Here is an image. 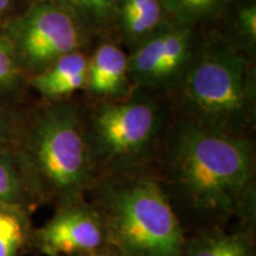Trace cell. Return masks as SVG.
<instances>
[{
    "mask_svg": "<svg viewBox=\"0 0 256 256\" xmlns=\"http://www.w3.org/2000/svg\"><path fill=\"white\" fill-rule=\"evenodd\" d=\"M254 158L250 142L234 134L188 121L178 128L170 154V172L194 210L212 216L232 214L250 185Z\"/></svg>",
    "mask_w": 256,
    "mask_h": 256,
    "instance_id": "6da1fadb",
    "label": "cell"
},
{
    "mask_svg": "<svg viewBox=\"0 0 256 256\" xmlns=\"http://www.w3.org/2000/svg\"><path fill=\"white\" fill-rule=\"evenodd\" d=\"M18 150L42 200H78L90 177V146L72 106L55 102L24 121Z\"/></svg>",
    "mask_w": 256,
    "mask_h": 256,
    "instance_id": "7a4b0ae2",
    "label": "cell"
},
{
    "mask_svg": "<svg viewBox=\"0 0 256 256\" xmlns=\"http://www.w3.org/2000/svg\"><path fill=\"white\" fill-rule=\"evenodd\" d=\"M107 243L124 256H183L184 236L172 206L156 182L106 185L102 212Z\"/></svg>",
    "mask_w": 256,
    "mask_h": 256,
    "instance_id": "3957f363",
    "label": "cell"
},
{
    "mask_svg": "<svg viewBox=\"0 0 256 256\" xmlns=\"http://www.w3.org/2000/svg\"><path fill=\"white\" fill-rule=\"evenodd\" d=\"M183 96L194 115L192 121L222 132L242 134L255 106L250 60L230 44L210 46L188 63Z\"/></svg>",
    "mask_w": 256,
    "mask_h": 256,
    "instance_id": "277c9868",
    "label": "cell"
},
{
    "mask_svg": "<svg viewBox=\"0 0 256 256\" xmlns=\"http://www.w3.org/2000/svg\"><path fill=\"white\" fill-rule=\"evenodd\" d=\"M25 78L40 72L60 57L78 51L83 31L52 0H36L0 25Z\"/></svg>",
    "mask_w": 256,
    "mask_h": 256,
    "instance_id": "5b68a950",
    "label": "cell"
},
{
    "mask_svg": "<svg viewBox=\"0 0 256 256\" xmlns=\"http://www.w3.org/2000/svg\"><path fill=\"white\" fill-rule=\"evenodd\" d=\"M159 126L158 107L147 98L104 104L92 118L94 151L106 164H130L150 148Z\"/></svg>",
    "mask_w": 256,
    "mask_h": 256,
    "instance_id": "8992f818",
    "label": "cell"
},
{
    "mask_svg": "<svg viewBox=\"0 0 256 256\" xmlns=\"http://www.w3.org/2000/svg\"><path fill=\"white\" fill-rule=\"evenodd\" d=\"M106 243L100 214L76 200L60 206L46 223L34 229L30 246L46 256H78L104 248Z\"/></svg>",
    "mask_w": 256,
    "mask_h": 256,
    "instance_id": "52a82bcc",
    "label": "cell"
},
{
    "mask_svg": "<svg viewBox=\"0 0 256 256\" xmlns=\"http://www.w3.org/2000/svg\"><path fill=\"white\" fill-rule=\"evenodd\" d=\"M191 38L190 26L168 25L136 48L128 58V78L151 87L176 81L192 58Z\"/></svg>",
    "mask_w": 256,
    "mask_h": 256,
    "instance_id": "ba28073f",
    "label": "cell"
},
{
    "mask_svg": "<svg viewBox=\"0 0 256 256\" xmlns=\"http://www.w3.org/2000/svg\"><path fill=\"white\" fill-rule=\"evenodd\" d=\"M87 69L88 58L80 51H75L28 78L26 82L44 98L57 102L78 89L86 88Z\"/></svg>",
    "mask_w": 256,
    "mask_h": 256,
    "instance_id": "9c48e42d",
    "label": "cell"
},
{
    "mask_svg": "<svg viewBox=\"0 0 256 256\" xmlns=\"http://www.w3.org/2000/svg\"><path fill=\"white\" fill-rule=\"evenodd\" d=\"M43 200L18 147L0 150V206L30 212Z\"/></svg>",
    "mask_w": 256,
    "mask_h": 256,
    "instance_id": "30bf717a",
    "label": "cell"
},
{
    "mask_svg": "<svg viewBox=\"0 0 256 256\" xmlns=\"http://www.w3.org/2000/svg\"><path fill=\"white\" fill-rule=\"evenodd\" d=\"M128 81V57L119 46H98L88 60L86 88L96 96H121Z\"/></svg>",
    "mask_w": 256,
    "mask_h": 256,
    "instance_id": "8fae6325",
    "label": "cell"
},
{
    "mask_svg": "<svg viewBox=\"0 0 256 256\" xmlns=\"http://www.w3.org/2000/svg\"><path fill=\"white\" fill-rule=\"evenodd\" d=\"M160 0H119L115 19L122 36L136 48L170 25Z\"/></svg>",
    "mask_w": 256,
    "mask_h": 256,
    "instance_id": "7c38bea8",
    "label": "cell"
},
{
    "mask_svg": "<svg viewBox=\"0 0 256 256\" xmlns=\"http://www.w3.org/2000/svg\"><path fill=\"white\" fill-rule=\"evenodd\" d=\"M183 256H254V252L242 234L211 232L184 246Z\"/></svg>",
    "mask_w": 256,
    "mask_h": 256,
    "instance_id": "4fadbf2b",
    "label": "cell"
},
{
    "mask_svg": "<svg viewBox=\"0 0 256 256\" xmlns=\"http://www.w3.org/2000/svg\"><path fill=\"white\" fill-rule=\"evenodd\" d=\"M32 232L28 211L0 206V256H20L30 246Z\"/></svg>",
    "mask_w": 256,
    "mask_h": 256,
    "instance_id": "5bb4252c",
    "label": "cell"
},
{
    "mask_svg": "<svg viewBox=\"0 0 256 256\" xmlns=\"http://www.w3.org/2000/svg\"><path fill=\"white\" fill-rule=\"evenodd\" d=\"M68 12L78 26L86 30L100 31L115 19L119 0H52Z\"/></svg>",
    "mask_w": 256,
    "mask_h": 256,
    "instance_id": "9a60e30c",
    "label": "cell"
},
{
    "mask_svg": "<svg viewBox=\"0 0 256 256\" xmlns=\"http://www.w3.org/2000/svg\"><path fill=\"white\" fill-rule=\"evenodd\" d=\"M166 14L176 19V23L190 26L215 17L226 8L229 0H160Z\"/></svg>",
    "mask_w": 256,
    "mask_h": 256,
    "instance_id": "2e32d148",
    "label": "cell"
},
{
    "mask_svg": "<svg viewBox=\"0 0 256 256\" xmlns=\"http://www.w3.org/2000/svg\"><path fill=\"white\" fill-rule=\"evenodd\" d=\"M26 78L19 68L11 46L0 34V98L19 90Z\"/></svg>",
    "mask_w": 256,
    "mask_h": 256,
    "instance_id": "e0dca14e",
    "label": "cell"
},
{
    "mask_svg": "<svg viewBox=\"0 0 256 256\" xmlns=\"http://www.w3.org/2000/svg\"><path fill=\"white\" fill-rule=\"evenodd\" d=\"M24 121L0 98V150L18 147Z\"/></svg>",
    "mask_w": 256,
    "mask_h": 256,
    "instance_id": "ac0fdd59",
    "label": "cell"
},
{
    "mask_svg": "<svg viewBox=\"0 0 256 256\" xmlns=\"http://www.w3.org/2000/svg\"><path fill=\"white\" fill-rule=\"evenodd\" d=\"M236 24L243 40L249 46H254L256 42V6L254 2L243 5L238 10Z\"/></svg>",
    "mask_w": 256,
    "mask_h": 256,
    "instance_id": "d6986e66",
    "label": "cell"
},
{
    "mask_svg": "<svg viewBox=\"0 0 256 256\" xmlns=\"http://www.w3.org/2000/svg\"><path fill=\"white\" fill-rule=\"evenodd\" d=\"M12 5H14V0H0V25L11 17L10 12L12 10Z\"/></svg>",
    "mask_w": 256,
    "mask_h": 256,
    "instance_id": "ffe728a7",
    "label": "cell"
},
{
    "mask_svg": "<svg viewBox=\"0 0 256 256\" xmlns=\"http://www.w3.org/2000/svg\"><path fill=\"white\" fill-rule=\"evenodd\" d=\"M78 256H124L121 255L120 252H118L115 249H106L104 247L101 249H98V250H94L92 252H87V254L78 255Z\"/></svg>",
    "mask_w": 256,
    "mask_h": 256,
    "instance_id": "44dd1931",
    "label": "cell"
}]
</instances>
